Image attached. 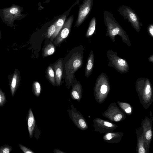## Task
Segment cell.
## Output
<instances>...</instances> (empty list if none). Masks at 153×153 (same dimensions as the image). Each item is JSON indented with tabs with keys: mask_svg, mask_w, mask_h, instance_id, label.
Here are the masks:
<instances>
[{
	"mask_svg": "<svg viewBox=\"0 0 153 153\" xmlns=\"http://www.w3.org/2000/svg\"><path fill=\"white\" fill-rule=\"evenodd\" d=\"M23 11V7L13 4L10 7L0 8V17L2 22L7 26L15 27V20H21L27 16V14L22 13Z\"/></svg>",
	"mask_w": 153,
	"mask_h": 153,
	"instance_id": "6da1fadb",
	"label": "cell"
},
{
	"mask_svg": "<svg viewBox=\"0 0 153 153\" xmlns=\"http://www.w3.org/2000/svg\"><path fill=\"white\" fill-rule=\"evenodd\" d=\"M104 22L107 27V34L112 39L118 35L122 38L127 39L128 36L121 26L116 21L113 15L106 10L103 13Z\"/></svg>",
	"mask_w": 153,
	"mask_h": 153,
	"instance_id": "7a4b0ae2",
	"label": "cell"
},
{
	"mask_svg": "<svg viewBox=\"0 0 153 153\" xmlns=\"http://www.w3.org/2000/svg\"><path fill=\"white\" fill-rule=\"evenodd\" d=\"M117 11L124 17V19H127L131 23L132 27L139 32L142 23L140 22L139 18L134 10L129 7L123 5L119 7Z\"/></svg>",
	"mask_w": 153,
	"mask_h": 153,
	"instance_id": "3957f363",
	"label": "cell"
},
{
	"mask_svg": "<svg viewBox=\"0 0 153 153\" xmlns=\"http://www.w3.org/2000/svg\"><path fill=\"white\" fill-rule=\"evenodd\" d=\"M93 0H84L79 6L78 17L75 26L78 27L85 20L92 9Z\"/></svg>",
	"mask_w": 153,
	"mask_h": 153,
	"instance_id": "277c9868",
	"label": "cell"
},
{
	"mask_svg": "<svg viewBox=\"0 0 153 153\" xmlns=\"http://www.w3.org/2000/svg\"><path fill=\"white\" fill-rule=\"evenodd\" d=\"M83 64V58L79 53L73 55L66 64V73L68 76H71L80 68Z\"/></svg>",
	"mask_w": 153,
	"mask_h": 153,
	"instance_id": "5b68a950",
	"label": "cell"
},
{
	"mask_svg": "<svg viewBox=\"0 0 153 153\" xmlns=\"http://www.w3.org/2000/svg\"><path fill=\"white\" fill-rule=\"evenodd\" d=\"M74 16L71 15L65 21L64 25L56 37L54 44L58 45L62 42L68 36L74 21Z\"/></svg>",
	"mask_w": 153,
	"mask_h": 153,
	"instance_id": "8992f818",
	"label": "cell"
},
{
	"mask_svg": "<svg viewBox=\"0 0 153 153\" xmlns=\"http://www.w3.org/2000/svg\"><path fill=\"white\" fill-rule=\"evenodd\" d=\"M8 79L10 92L12 97H13L20 83L21 76L19 70L15 68L13 73L8 77Z\"/></svg>",
	"mask_w": 153,
	"mask_h": 153,
	"instance_id": "52a82bcc",
	"label": "cell"
},
{
	"mask_svg": "<svg viewBox=\"0 0 153 153\" xmlns=\"http://www.w3.org/2000/svg\"><path fill=\"white\" fill-rule=\"evenodd\" d=\"M79 1L80 0H77L68 10L60 16L55 20L54 23L56 26V30L54 34L51 37V40H53L56 37L64 25L66 18L69 14L71 9L75 5L78 4Z\"/></svg>",
	"mask_w": 153,
	"mask_h": 153,
	"instance_id": "ba28073f",
	"label": "cell"
},
{
	"mask_svg": "<svg viewBox=\"0 0 153 153\" xmlns=\"http://www.w3.org/2000/svg\"><path fill=\"white\" fill-rule=\"evenodd\" d=\"M69 114L73 122L79 128L84 130L87 128L86 122L79 112L71 110Z\"/></svg>",
	"mask_w": 153,
	"mask_h": 153,
	"instance_id": "9c48e42d",
	"label": "cell"
},
{
	"mask_svg": "<svg viewBox=\"0 0 153 153\" xmlns=\"http://www.w3.org/2000/svg\"><path fill=\"white\" fill-rule=\"evenodd\" d=\"M53 69L56 85L59 86L61 84L63 72L62 63L61 60H59L54 65Z\"/></svg>",
	"mask_w": 153,
	"mask_h": 153,
	"instance_id": "30bf717a",
	"label": "cell"
},
{
	"mask_svg": "<svg viewBox=\"0 0 153 153\" xmlns=\"http://www.w3.org/2000/svg\"><path fill=\"white\" fill-rule=\"evenodd\" d=\"M28 130L29 137L31 138L33 136L35 126V118L31 108L29 109L27 116Z\"/></svg>",
	"mask_w": 153,
	"mask_h": 153,
	"instance_id": "8fae6325",
	"label": "cell"
},
{
	"mask_svg": "<svg viewBox=\"0 0 153 153\" xmlns=\"http://www.w3.org/2000/svg\"><path fill=\"white\" fill-rule=\"evenodd\" d=\"M82 86L79 82L75 83L73 86L70 92L71 98L74 100L80 101L82 96Z\"/></svg>",
	"mask_w": 153,
	"mask_h": 153,
	"instance_id": "7c38bea8",
	"label": "cell"
},
{
	"mask_svg": "<svg viewBox=\"0 0 153 153\" xmlns=\"http://www.w3.org/2000/svg\"><path fill=\"white\" fill-rule=\"evenodd\" d=\"M94 64V56L92 51L88 57L86 65L85 75L88 77L91 74L92 71Z\"/></svg>",
	"mask_w": 153,
	"mask_h": 153,
	"instance_id": "4fadbf2b",
	"label": "cell"
},
{
	"mask_svg": "<svg viewBox=\"0 0 153 153\" xmlns=\"http://www.w3.org/2000/svg\"><path fill=\"white\" fill-rule=\"evenodd\" d=\"M97 24V20L95 17H93L89 23V25L86 33V37H91L95 32Z\"/></svg>",
	"mask_w": 153,
	"mask_h": 153,
	"instance_id": "5bb4252c",
	"label": "cell"
},
{
	"mask_svg": "<svg viewBox=\"0 0 153 153\" xmlns=\"http://www.w3.org/2000/svg\"><path fill=\"white\" fill-rule=\"evenodd\" d=\"M46 74L49 81L55 86L56 83L53 68L51 66L48 67L46 70Z\"/></svg>",
	"mask_w": 153,
	"mask_h": 153,
	"instance_id": "9a60e30c",
	"label": "cell"
},
{
	"mask_svg": "<svg viewBox=\"0 0 153 153\" xmlns=\"http://www.w3.org/2000/svg\"><path fill=\"white\" fill-rule=\"evenodd\" d=\"M55 51L54 46L50 43L47 45L44 48L43 51L44 57H45L53 54Z\"/></svg>",
	"mask_w": 153,
	"mask_h": 153,
	"instance_id": "2e32d148",
	"label": "cell"
},
{
	"mask_svg": "<svg viewBox=\"0 0 153 153\" xmlns=\"http://www.w3.org/2000/svg\"><path fill=\"white\" fill-rule=\"evenodd\" d=\"M113 65L115 66V68H117V70L119 68H126L128 67V64L126 62L124 59L118 57L116 58L114 61Z\"/></svg>",
	"mask_w": 153,
	"mask_h": 153,
	"instance_id": "e0dca14e",
	"label": "cell"
},
{
	"mask_svg": "<svg viewBox=\"0 0 153 153\" xmlns=\"http://www.w3.org/2000/svg\"><path fill=\"white\" fill-rule=\"evenodd\" d=\"M32 90L34 94L38 97L40 95L41 87L40 84L37 81H34L32 84Z\"/></svg>",
	"mask_w": 153,
	"mask_h": 153,
	"instance_id": "ac0fdd59",
	"label": "cell"
},
{
	"mask_svg": "<svg viewBox=\"0 0 153 153\" xmlns=\"http://www.w3.org/2000/svg\"><path fill=\"white\" fill-rule=\"evenodd\" d=\"M12 149L11 146L5 144L0 147V153H10Z\"/></svg>",
	"mask_w": 153,
	"mask_h": 153,
	"instance_id": "d6986e66",
	"label": "cell"
},
{
	"mask_svg": "<svg viewBox=\"0 0 153 153\" xmlns=\"http://www.w3.org/2000/svg\"><path fill=\"white\" fill-rule=\"evenodd\" d=\"M56 27L54 23L51 25L48 28L47 32V37L51 38L55 32Z\"/></svg>",
	"mask_w": 153,
	"mask_h": 153,
	"instance_id": "ffe728a7",
	"label": "cell"
},
{
	"mask_svg": "<svg viewBox=\"0 0 153 153\" xmlns=\"http://www.w3.org/2000/svg\"><path fill=\"white\" fill-rule=\"evenodd\" d=\"M6 102V98L5 93L0 88V106H4Z\"/></svg>",
	"mask_w": 153,
	"mask_h": 153,
	"instance_id": "44dd1931",
	"label": "cell"
},
{
	"mask_svg": "<svg viewBox=\"0 0 153 153\" xmlns=\"http://www.w3.org/2000/svg\"><path fill=\"white\" fill-rule=\"evenodd\" d=\"M20 149L25 153H34L32 150L29 148L21 144H19Z\"/></svg>",
	"mask_w": 153,
	"mask_h": 153,
	"instance_id": "7402d4cb",
	"label": "cell"
},
{
	"mask_svg": "<svg viewBox=\"0 0 153 153\" xmlns=\"http://www.w3.org/2000/svg\"><path fill=\"white\" fill-rule=\"evenodd\" d=\"M123 108L127 113H130L131 111V109L129 105L126 103H123L122 105Z\"/></svg>",
	"mask_w": 153,
	"mask_h": 153,
	"instance_id": "603a6c76",
	"label": "cell"
},
{
	"mask_svg": "<svg viewBox=\"0 0 153 153\" xmlns=\"http://www.w3.org/2000/svg\"><path fill=\"white\" fill-rule=\"evenodd\" d=\"M148 31L150 36H153V25L152 24H150L148 27Z\"/></svg>",
	"mask_w": 153,
	"mask_h": 153,
	"instance_id": "cb8c5ba5",
	"label": "cell"
},
{
	"mask_svg": "<svg viewBox=\"0 0 153 153\" xmlns=\"http://www.w3.org/2000/svg\"><path fill=\"white\" fill-rule=\"evenodd\" d=\"M108 88L105 85H102L100 88V92L102 94H105L107 91Z\"/></svg>",
	"mask_w": 153,
	"mask_h": 153,
	"instance_id": "d4e9b609",
	"label": "cell"
},
{
	"mask_svg": "<svg viewBox=\"0 0 153 153\" xmlns=\"http://www.w3.org/2000/svg\"><path fill=\"white\" fill-rule=\"evenodd\" d=\"M151 86L149 83L148 82L145 87V93L146 94L148 95L150 92L151 89Z\"/></svg>",
	"mask_w": 153,
	"mask_h": 153,
	"instance_id": "484cf974",
	"label": "cell"
},
{
	"mask_svg": "<svg viewBox=\"0 0 153 153\" xmlns=\"http://www.w3.org/2000/svg\"><path fill=\"white\" fill-rule=\"evenodd\" d=\"M152 133L151 130L148 131L146 133L145 137L147 140H150L151 139Z\"/></svg>",
	"mask_w": 153,
	"mask_h": 153,
	"instance_id": "4316f807",
	"label": "cell"
},
{
	"mask_svg": "<svg viewBox=\"0 0 153 153\" xmlns=\"http://www.w3.org/2000/svg\"><path fill=\"white\" fill-rule=\"evenodd\" d=\"M122 116L121 114H118L116 115L114 117V120L116 122L119 121L121 119Z\"/></svg>",
	"mask_w": 153,
	"mask_h": 153,
	"instance_id": "83f0119b",
	"label": "cell"
},
{
	"mask_svg": "<svg viewBox=\"0 0 153 153\" xmlns=\"http://www.w3.org/2000/svg\"><path fill=\"white\" fill-rule=\"evenodd\" d=\"M104 125L107 127H111L113 126V124L108 122H105L104 123Z\"/></svg>",
	"mask_w": 153,
	"mask_h": 153,
	"instance_id": "f1b7e54d",
	"label": "cell"
},
{
	"mask_svg": "<svg viewBox=\"0 0 153 153\" xmlns=\"http://www.w3.org/2000/svg\"><path fill=\"white\" fill-rule=\"evenodd\" d=\"M106 137L108 140H109L112 138L111 134V133H108L106 135Z\"/></svg>",
	"mask_w": 153,
	"mask_h": 153,
	"instance_id": "f546056e",
	"label": "cell"
},
{
	"mask_svg": "<svg viewBox=\"0 0 153 153\" xmlns=\"http://www.w3.org/2000/svg\"><path fill=\"white\" fill-rule=\"evenodd\" d=\"M53 152L55 153H65V152L57 149H55Z\"/></svg>",
	"mask_w": 153,
	"mask_h": 153,
	"instance_id": "4dcf8cb0",
	"label": "cell"
},
{
	"mask_svg": "<svg viewBox=\"0 0 153 153\" xmlns=\"http://www.w3.org/2000/svg\"><path fill=\"white\" fill-rule=\"evenodd\" d=\"M1 31L0 29V40L1 39Z\"/></svg>",
	"mask_w": 153,
	"mask_h": 153,
	"instance_id": "1f68e13d",
	"label": "cell"
}]
</instances>
